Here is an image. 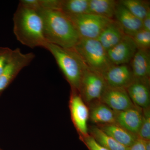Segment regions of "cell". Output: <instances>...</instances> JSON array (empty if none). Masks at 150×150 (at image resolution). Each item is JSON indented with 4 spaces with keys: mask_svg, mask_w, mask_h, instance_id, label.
<instances>
[{
    "mask_svg": "<svg viewBox=\"0 0 150 150\" xmlns=\"http://www.w3.org/2000/svg\"><path fill=\"white\" fill-rule=\"evenodd\" d=\"M37 12L42 18L46 42L62 48H74L81 38L67 15L60 10L40 9Z\"/></svg>",
    "mask_w": 150,
    "mask_h": 150,
    "instance_id": "cell-1",
    "label": "cell"
},
{
    "mask_svg": "<svg viewBox=\"0 0 150 150\" xmlns=\"http://www.w3.org/2000/svg\"><path fill=\"white\" fill-rule=\"evenodd\" d=\"M14 34L23 45L33 48L46 43L42 18L37 11L19 4L13 17Z\"/></svg>",
    "mask_w": 150,
    "mask_h": 150,
    "instance_id": "cell-2",
    "label": "cell"
},
{
    "mask_svg": "<svg viewBox=\"0 0 150 150\" xmlns=\"http://www.w3.org/2000/svg\"><path fill=\"white\" fill-rule=\"evenodd\" d=\"M43 48L54 56L57 64L70 84L71 91L79 93L84 74L89 68L76 50L62 48L46 42Z\"/></svg>",
    "mask_w": 150,
    "mask_h": 150,
    "instance_id": "cell-3",
    "label": "cell"
},
{
    "mask_svg": "<svg viewBox=\"0 0 150 150\" xmlns=\"http://www.w3.org/2000/svg\"><path fill=\"white\" fill-rule=\"evenodd\" d=\"M74 48L90 69L100 74L113 65L107 51L97 39L81 38Z\"/></svg>",
    "mask_w": 150,
    "mask_h": 150,
    "instance_id": "cell-4",
    "label": "cell"
},
{
    "mask_svg": "<svg viewBox=\"0 0 150 150\" xmlns=\"http://www.w3.org/2000/svg\"><path fill=\"white\" fill-rule=\"evenodd\" d=\"M67 16L80 38L83 39H97L105 28L113 20L90 13Z\"/></svg>",
    "mask_w": 150,
    "mask_h": 150,
    "instance_id": "cell-5",
    "label": "cell"
},
{
    "mask_svg": "<svg viewBox=\"0 0 150 150\" xmlns=\"http://www.w3.org/2000/svg\"><path fill=\"white\" fill-rule=\"evenodd\" d=\"M35 57L33 53L24 54L19 48L13 51L8 63L0 76V93L9 85L21 71L28 66Z\"/></svg>",
    "mask_w": 150,
    "mask_h": 150,
    "instance_id": "cell-6",
    "label": "cell"
},
{
    "mask_svg": "<svg viewBox=\"0 0 150 150\" xmlns=\"http://www.w3.org/2000/svg\"><path fill=\"white\" fill-rule=\"evenodd\" d=\"M107 85L102 75L88 69L84 74L79 93L87 103L100 99Z\"/></svg>",
    "mask_w": 150,
    "mask_h": 150,
    "instance_id": "cell-7",
    "label": "cell"
},
{
    "mask_svg": "<svg viewBox=\"0 0 150 150\" xmlns=\"http://www.w3.org/2000/svg\"><path fill=\"white\" fill-rule=\"evenodd\" d=\"M84 102L79 92L71 91L69 100L71 117L80 138L88 135L87 122L89 110Z\"/></svg>",
    "mask_w": 150,
    "mask_h": 150,
    "instance_id": "cell-8",
    "label": "cell"
},
{
    "mask_svg": "<svg viewBox=\"0 0 150 150\" xmlns=\"http://www.w3.org/2000/svg\"><path fill=\"white\" fill-rule=\"evenodd\" d=\"M116 112L123 111L135 106L126 88L107 86L99 100Z\"/></svg>",
    "mask_w": 150,
    "mask_h": 150,
    "instance_id": "cell-9",
    "label": "cell"
},
{
    "mask_svg": "<svg viewBox=\"0 0 150 150\" xmlns=\"http://www.w3.org/2000/svg\"><path fill=\"white\" fill-rule=\"evenodd\" d=\"M137 50L133 38L126 35L119 43L107 52L109 59L113 65L128 64Z\"/></svg>",
    "mask_w": 150,
    "mask_h": 150,
    "instance_id": "cell-10",
    "label": "cell"
},
{
    "mask_svg": "<svg viewBox=\"0 0 150 150\" xmlns=\"http://www.w3.org/2000/svg\"><path fill=\"white\" fill-rule=\"evenodd\" d=\"M101 75L107 85L111 87L126 88L134 81L132 70L128 64L112 65Z\"/></svg>",
    "mask_w": 150,
    "mask_h": 150,
    "instance_id": "cell-11",
    "label": "cell"
},
{
    "mask_svg": "<svg viewBox=\"0 0 150 150\" xmlns=\"http://www.w3.org/2000/svg\"><path fill=\"white\" fill-rule=\"evenodd\" d=\"M141 109L134 106L123 111H115V123L137 136L143 117Z\"/></svg>",
    "mask_w": 150,
    "mask_h": 150,
    "instance_id": "cell-12",
    "label": "cell"
},
{
    "mask_svg": "<svg viewBox=\"0 0 150 150\" xmlns=\"http://www.w3.org/2000/svg\"><path fill=\"white\" fill-rule=\"evenodd\" d=\"M114 18L115 19L113 20L120 25L125 34L131 37L143 28L142 21L133 15L118 1Z\"/></svg>",
    "mask_w": 150,
    "mask_h": 150,
    "instance_id": "cell-13",
    "label": "cell"
},
{
    "mask_svg": "<svg viewBox=\"0 0 150 150\" xmlns=\"http://www.w3.org/2000/svg\"><path fill=\"white\" fill-rule=\"evenodd\" d=\"M130 63L134 80L149 83L150 76L149 50L138 49Z\"/></svg>",
    "mask_w": 150,
    "mask_h": 150,
    "instance_id": "cell-14",
    "label": "cell"
},
{
    "mask_svg": "<svg viewBox=\"0 0 150 150\" xmlns=\"http://www.w3.org/2000/svg\"><path fill=\"white\" fill-rule=\"evenodd\" d=\"M149 83L134 80L126 88L129 97L136 107L144 109L149 108Z\"/></svg>",
    "mask_w": 150,
    "mask_h": 150,
    "instance_id": "cell-15",
    "label": "cell"
},
{
    "mask_svg": "<svg viewBox=\"0 0 150 150\" xmlns=\"http://www.w3.org/2000/svg\"><path fill=\"white\" fill-rule=\"evenodd\" d=\"M125 35L120 25L113 20L105 28L97 40L107 51L119 43Z\"/></svg>",
    "mask_w": 150,
    "mask_h": 150,
    "instance_id": "cell-16",
    "label": "cell"
},
{
    "mask_svg": "<svg viewBox=\"0 0 150 150\" xmlns=\"http://www.w3.org/2000/svg\"><path fill=\"white\" fill-rule=\"evenodd\" d=\"M99 128L105 134L127 147L131 146L138 137L116 123L100 125Z\"/></svg>",
    "mask_w": 150,
    "mask_h": 150,
    "instance_id": "cell-17",
    "label": "cell"
},
{
    "mask_svg": "<svg viewBox=\"0 0 150 150\" xmlns=\"http://www.w3.org/2000/svg\"><path fill=\"white\" fill-rule=\"evenodd\" d=\"M89 117L91 122L99 125L115 123V111L101 102L93 105Z\"/></svg>",
    "mask_w": 150,
    "mask_h": 150,
    "instance_id": "cell-18",
    "label": "cell"
},
{
    "mask_svg": "<svg viewBox=\"0 0 150 150\" xmlns=\"http://www.w3.org/2000/svg\"><path fill=\"white\" fill-rule=\"evenodd\" d=\"M118 1L114 0H89L86 13L113 19Z\"/></svg>",
    "mask_w": 150,
    "mask_h": 150,
    "instance_id": "cell-19",
    "label": "cell"
},
{
    "mask_svg": "<svg viewBox=\"0 0 150 150\" xmlns=\"http://www.w3.org/2000/svg\"><path fill=\"white\" fill-rule=\"evenodd\" d=\"M91 136L99 144L109 150H129L125 146L117 142L110 136L105 134L98 126H93L89 129Z\"/></svg>",
    "mask_w": 150,
    "mask_h": 150,
    "instance_id": "cell-20",
    "label": "cell"
},
{
    "mask_svg": "<svg viewBox=\"0 0 150 150\" xmlns=\"http://www.w3.org/2000/svg\"><path fill=\"white\" fill-rule=\"evenodd\" d=\"M118 2L122 5L133 15L143 20L150 11V3L143 0H121Z\"/></svg>",
    "mask_w": 150,
    "mask_h": 150,
    "instance_id": "cell-21",
    "label": "cell"
},
{
    "mask_svg": "<svg viewBox=\"0 0 150 150\" xmlns=\"http://www.w3.org/2000/svg\"><path fill=\"white\" fill-rule=\"evenodd\" d=\"M89 0H62L61 11L67 15L86 13Z\"/></svg>",
    "mask_w": 150,
    "mask_h": 150,
    "instance_id": "cell-22",
    "label": "cell"
},
{
    "mask_svg": "<svg viewBox=\"0 0 150 150\" xmlns=\"http://www.w3.org/2000/svg\"><path fill=\"white\" fill-rule=\"evenodd\" d=\"M143 117L138 137L144 141L150 140V111L149 108L143 109Z\"/></svg>",
    "mask_w": 150,
    "mask_h": 150,
    "instance_id": "cell-23",
    "label": "cell"
},
{
    "mask_svg": "<svg viewBox=\"0 0 150 150\" xmlns=\"http://www.w3.org/2000/svg\"><path fill=\"white\" fill-rule=\"evenodd\" d=\"M131 37L138 49L149 50L150 47V31L142 28Z\"/></svg>",
    "mask_w": 150,
    "mask_h": 150,
    "instance_id": "cell-24",
    "label": "cell"
},
{
    "mask_svg": "<svg viewBox=\"0 0 150 150\" xmlns=\"http://www.w3.org/2000/svg\"><path fill=\"white\" fill-rule=\"evenodd\" d=\"M13 51V50L8 47H0V76L8 63Z\"/></svg>",
    "mask_w": 150,
    "mask_h": 150,
    "instance_id": "cell-25",
    "label": "cell"
},
{
    "mask_svg": "<svg viewBox=\"0 0 150 150\" xmlns=\"http://www.w3.org/2000/svg\"><path fill=\"white\" fill-rule=\"evenodd\" d=\"M80 139L89 150H109L99 144L89 134L86 137L80 138Z\"/></svg>",
    "mask_w": 150,
    "mask_h": 150,
    "instance_id": "cell-26",
    "label": "cell"
},
{
    "mask_svg": "<svg viewBox=\"0 0 150 150\" xmlns=\"http://www.w3.org/2000/svg\"><path fill=\"white\" fill-rule=\"evenodd\" d=\"M62 0H40L41 9L61 11Z\"/></svg>",
    "mask_w": 150,
    "mask_h": 150,
    "instance_id": "cell-27",
    "label": "cell"
},
{
    "mask_svg": "<svg viewBox=\"0 0 150 150\" xmlns=\"http://www.w3.org/2000/svg\"><path fill=\"white\" fill-rule=\"evenodd\" d=\"M19 4L37 11L41 8L40 0H21Z\"/></svg>",
    "mask_w": 150,
    "mask_h": 150,
    "instance_id": "cell-28",
    "label": "cell"
},
{
    "mask_svg": "<svg viewBox=\"0 0 150 150\" xmlns=\"http://www.w3.org/2000/svg\"><path fill=\"white\" fill-rule=\"evenodd\" d=\"M129 150H146L144 140L138 138L134 144L129 147Z\"/></svg>",
    "mask_w": 150,
    "mask_h": 150,
    "instance_id": "cell-29",
    "label": "cell"
},
{
    "mask_svg": "<svg viewBox=\"0 0 150 150\" xmlns=\"http://www.w3.org/2000/svg\"><path fill=\"white\" fill-rule=\"evenodd\" d=\"M142 28L150 31V11L149 12L144 19L142 21Z\"/></svg>",
    "mask_w": 150,
    "mask_h": 150,
    "instance_id": "cell-30",
    "label": "cell"
},
{
    "mask_svg": "<svg viewBox=\"0 0 150 150\" xmlns=\"http://www.w3.org/2000/svg\"><path fill=\"white\" fill-rule=\"evenodd\" d=\"M145 146L146 150H150V141H145Z\"/></svg>",
    "mask_w": 150,
    "mask_h": 150,
    "instance_id": "cell-31",
    "label": "cell"
}]
</instances>
